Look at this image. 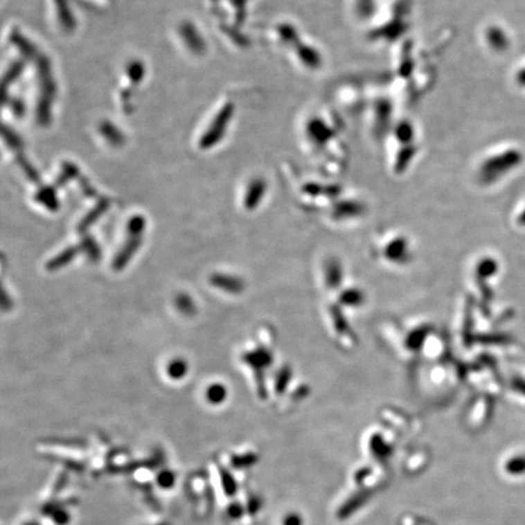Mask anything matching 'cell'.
I'll return each mask as SVG.
<instances>
[{
  "mask_svg": "<svg viewBox=\"0 0 525 525\" xmlns=\"http://www.w3.org/2000/svg\"><path fill=\"white\" fill-rule=\"evenodd\" d=\"M173 477L168 474V473H163V474H161V477H159V483L163 486V488H168L173 483Z\"/></svg>",
  "mask_w": 525,
  "mask_h": 525,
  "instance_id": "1",
  "label": "cell"
}]
</instances>
